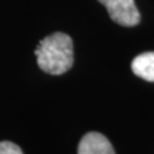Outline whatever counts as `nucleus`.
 <instances>
[{"mask_svg": "<svg viewBox=\"0 0 154 154\" xmlns=\"http://www.w3.org/2000/svg\"><path fill=\"white\" fill-rule=\"evenodd\" d=\"M107 8L112 21L121 26L132 27L140 22L139 13L134 0H99Z\"/></svg>", "mask_w": 154, "mask_h": 154, "instance_id": "f03ea898", "label": "nucleus"}, {"mask_svg": "<svg viewBox=\"0 0 154 154\" xmlns=\"http://www.w3.org/2000/svg\"><path fill=\"white\" fill-rule=\"evenodd\" d=\"M0 154H23V152L12 141H0Z\"/></svg>", "mask_w": 154, "mask_h": 154, "instance_id": "39448f33", "label": "nucleus"}, {"mask_svg": "<svg viewBox=\"0 0 154 154\" xmlns=\"http://www.w3.org/2000/svg\"><path fill=\"white\" fill-rule=\"evenodd\" d=\"M38 67L49 75H63L73 64V42L63 32H54L38 42L35 49Z\"/></svg>", "mask_w": 154, "mask_h": 154, "instance_id": "f257e3e1", "label": "nucleus"}, {"mask_svg": "<svg viewBox=\"0 0 154 154\" xmlns=\"http://www.w3.org/2000/svg\"><path fill=\"white\" fill-rule=\"evenodd\" d=\"M131 69L136 76L154 82V51L143 53L131 63Z\"/></svg>", "mask_w": 154, "mask_h": 154, "instance_id": "20e7f679", "label": "nucleus"}, {"mask_svg": "<svg viewBox=\"0 0 154 154\" xmlns=\"http://www.w3.org/2000/svg\"><path fill=\"white\" fill-rule=\"evenodd\" d=\"M79 154H116L112 144L99 132H88L79 144Z\"/></svg>", "mask_w": 154, "mask_h": 154, "instance_id": "7ed1b4c3", "label": "nucleus"}]
</instances>
